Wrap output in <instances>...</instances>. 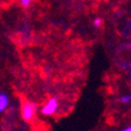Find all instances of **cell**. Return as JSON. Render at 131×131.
Returning <instances> with one entry per match:
<instances>
[{"label": "cell", "mask_w": 131, "mask_h": 131, "mask_svg": "<svg viewBox=\"0 0 131 131\" xmlns=\"http://www.w3.org/2000/svg\"><path fill=\"white\" fill-rule=\"evenodd\" d=\"M37 105L36 103L31 102V101H27L23 104L21 107V117L25 122H30L35 118L36 114H37Z\"/></svg>", "instance_id": "1"}, {"label": "cell", "mask_w": 131, "mask_h": 131, "mask_svg": "<svg viewBox=\"0 0 131 131\" xmlns=\"http://www.w3.org/2000/svg\"><path fill=\"white\" fill-rule=\"evenodd\" d=\"M59 108V102L56 98H50L41 107V113L44 116L54 115Z\"/></svg>", "instance_id": "2"}, {"label": "cell", "mask_w": 131, "mask_h": 131, "mask_svg": "<svg viewBox=\"0 0 131 131\" xmlns=\"http://www.w3.org/2000/svg\"><path fill=\"white\" fill-rule=\"evenodd\" d=\"M9 103H10V99L8 95L3 91H0V114L7 110L9 106Z\"/></svg>", "instance_id": "3"}, {"label": "cell", "mask_w": 131, "mask_h": 131, "mask_svg": "<svg viewBox=\"0 0 131 131\" xmlns=\"http://www.w3.org/2000/svg\"><path fill=\"white\" fill-rule=\"evenodd\" d=\"M119 102L123 104H129L131 102V95H123L119 97Z\"/></svg>", "instance_id": "4"}, {"label": "cell", "mask_w": 131, "mask_h": 131, "mask_svg": "<svg viewBox=\"0 0 131 131\" xmlns=\"http://www.w3.org/2000/svg\"><path fill=\"white\" fill-rule=\"evenodd\" d=\"M36 1V0H19V4L23 8H28Z\"/></svg>", "instance_id": "5"}, {"label": "cell", "mask_w": 131, "mask_h": 131, "mask_svg": "<svg viewBox=\"0 0 131 131\" xmlns=\"http://www.w3.org/2000/svg\"><path fill=\"white\" fill-rule=\"evenodd\" d=\"M102 24H103V20L101 17H96L94 20H92V25H94V27H96V28H100L102 26Z\"/></svg>", "instance_id": "6"}, {"label": "cell", "mask_w": 131, "mask_h": 131, "mask_svg": "<svg viewBox=\"0 0 131 131\" xmlns=\"http://www.w3.org/2000/svg\"><path fill=\"white\" fill-rule=\"evenodd\" d=\"M122 131H131V126H130V127H127V128H125V129H123Z\"/></svg>", "instance_id": "7"}]
</instances>
